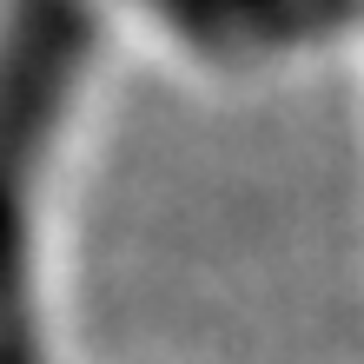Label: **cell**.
<instances>
[{"label": "cell", "mask_w": 364, "mask_h": 364, "mask_svg": "<svg viewBox=\"0 0 364 364\" xmlns=\"http://www.w3.org/2000/svg\"><path fill=\"white\" fill-rule=\"evenodd\" d=\"M80 47L73 0H27L14 33L7 73H0V364H27V305H20V205H27V166L47 126V106Z\"/></svg>", "instance_id": "cell-1"}, {"label": "cell", "mask_w": 364, "mask_h": 364, "mask_svg": "<svg viewBox=\"0 0 364 364\" xmlns=\"http://www.w3.org/2000/svg\"><path fill=\"white\" fill-rule=\"evenodd\" d=\"M199 47L219 53H278L298 40L345 27L351 0H159Z\"/></svg>", "instance_id": "cell-2"}]
</instances>
